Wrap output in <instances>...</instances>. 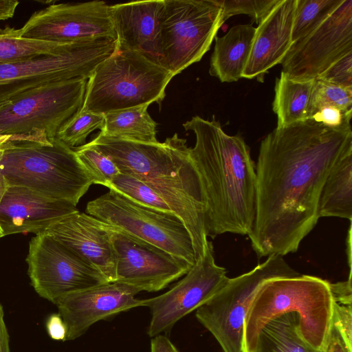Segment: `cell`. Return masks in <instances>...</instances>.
I'll return each mask as SVG.
<instances>
[{
    "mask_svg": "<svg viewBox=\"0 0 352 352\" xmlns=\"http://www.w3.org/2000/svg\"><path fill=\"white\" fill-rule=\"evenodd\" d=\"M223 23L217 0H164L160 19L161 65L175 76L199 62Z\"/></svg>",
    "mask_w": 352,
    "mask_h": 352,
    "instance_id": "8fae6325",
    "label": "cell"
},
{
    "mask_svg": "<svg viewBox=\"0 0 352 352\" xmlns=\"http://www.w3.org/2000/svg\"><path fill=\"white\" fill-rule=\"evenodd\" d=\"M331 292L334 302L344 305H351V270L347 280L335 283H329Z\"/></svg>",
    "mask_w": 352,
    "mask_h": 352,
    "instance_id": "8d00e7d4",
    "label": "cell"
},
{
    "mask_svg": "<svg viewBox=\"0 0 352 352\" xmlns=\"http://www.w3.org/2000/svg\"><path fill=\"white\" fill-rule=\"evenodd\" d=\"M76 156L93 184L109 187L120 173L114 162L106 155L87 144L74 148Z\"/></svg>",
    "mask_w": 352,
    "mask_h": 352,
    "instance_id": "f1b7e54d",
    "label": "cell"
},
{
    "mask_svg": "<svg viewBox=\"0 0 352 352\" xmlns=\"http://www.w3.org/2000/svg\"><path fill=\"white\" fill-rule=\"evenodd\" d=\"M88 80L49 83L0 107V134L45 142L82 108Z\"/></svg>",
    "mask_w": 352,
    "mask_h": 352,
    "instance_id": "9c48e42d",
    "label": "cell"
},
{
    "mask_svg": "<svg viewBox=\"0 0 352 352\" xmlns=\"http://www.w3.org/2000/svg\"><path fill=\"white\" fill-rule=\"evenodd\" d=\"M24 38L60 43L115 38L110 6L102 1L50 4L21 28Z\"/></svg>",
    "mask_w": 352,
    "mask_h": 352,
    "instance_id": "9a60e30c",
    "label": "cell"
},
{
    "mask_svg": "<svg viewBox=\"0 0 352 352\" xmlns=\"http://www.w3.org/2000/svg\"><path fill=\"white\" fill-rule=\"evenodd\" d=\"M111 239L116 261V281L140 292L160 291L192 267L164 250L113 226Z\"/></svg>",
    "mask_w": 352,
    "mask_h": 352,
    "instance_id": "2e32d148",
    "label": "cell"
},
{
    "mask_svg": "<svg viewBox=\"0 0 352 352\" xmlns=\"http://www.w3.org/2000/svg\"><path fill=\"white\" fill-rule=\"evenodd\" d=\"M164 6V0L110 6L117 47L139 52L161 65L160 32Z\"/></svg>",
    "mask_w": 352,
    "mask_h": 352,
    "instance_id": "44dd1931",
    "label": "cell"
},
{
    "mask_svg": "<svg viewBox=\"0 0 352 352\" xmlns=\"http://www.w3.org/2000/svg\"><path fill=\"white\" fill-rule=\"evenodd\" d=\"M108 188L116 190L144 206L161 211L173 212L167 204L148 186L131 175L120 173Z\"/></svg>",
    "mask_w": 352,
    "mask_h": 352,
    "instance_id": "1f68e13d",
    "label": "cell"
},
{
    "mask_svg": "<svg viewBox=\"0 0 352 352\" xmlns=\"http://www.w3.org/2000/svg\"><path fill=\"white\" fill-rule=\"evenodd\" d=\"M333 302L329 282L317 276L300 274L266 281L257 291L245 320V351L254 352L263 327L286 314H296L300 336L313 348L323 351Z\"/></svg>",
    "mask_w": 352,
    "mask_h": 352,
    "instance_id": "277c9868",
    "label": "cell"
},
{
    "mask_svg": "<svg viewBox=\"0 0 352 352\" xmlns=\"http://www.w3.org/2000/svg\"><path fill=\"white\" fill-rule=\"evenodd\" d=\"M314 79L298 80L284 72L276 78L272 109L277 126H285L307 119Z\"/></svg>",
    "mask_w": 352,
    "mask_h": 352,
    "instance_id": "cb8c5ba5",
    "label": "cell"
},
{
    "mask_svg": "<svg viewBox=\"0 0 352 352\" xmlns=\"http://www.w3.org/2000/svg\"><path fill=\"white\" fill-rule=\"evenodd\" d=\"M300 275L280 255L263 263L226 284L196 310L197 320L214 337L223 352H245L244 323L260 287L266 281Z\"/></svg>",
    "mask_w": 352,
    "mask_h": 352,
    "instance_id": "52a82bcc",
    "label": "cell"
},
{
    "mask_svg": "<svg viewBox=\"0 0 352 352\" xmlns=\"http://www.w3.org/2000/svg\"><path fill=\"white\" fill-rule=\"evenodd\" d=\"M256 32L252 24L231 28L223 36H215L209 74L221 82H232L242 78Z\"/></svg>",
    "mask_w": 352,
    "mask_h": 352,
    "instance_id": "7402d4cb",
    "label": "cell"
},
{
    "mask_svg": "<svg viewBox=\"0 0 352 352\" xmlns=\"http://www.w3.org/2000/svg\"><path fill=\"white\" fill-rule=\"evenodd\" d=\"M12 135H1L0 134V145L4 144L11 138Z\"/></svg>",
    "mask_w": 352,
    "mask_h": 352,
    "instance_id": "ee69618b",
    "label": "cell"
},
{
    "mask_svg": "<svg viewBox=\"0 0 352 352\" xmlns=\"http://www.w3.org/2000/svg\"><path fill=\"white\" fill-rule=\"evenodd\" d=\"M336 107L345 112H352V89L314 79L310 97L307 119L324 107Z\"/></svg>",
    "mask_w": 352,
    "mask_h": 352,
    "instance_id": "f546056e",
    "label": "cell"
},
{
    "mask_svg": "<svg viewBox=\"0 0 352 352\" xmlns=\"http://www.w3.org/2000/svg\"><path fill=\"white\" fill-rule=\"evenodd\" d=\"M67 44L24 38L21 28L6 26L0 29V65L55 54Z\"/></svg>",
    "mask_w": 352,
    "mask_h": 352,
    "instance_id": "4316f807",
    "label": "cell"
},
{
    "mask_svg": "<svg viewBox=\"0 0 352 352\" xmlns=\"http://www.w3.org/2000/svg\"><path fill=\"white\" fill-rule=\"evenodd\" d=\"M352 148L351 126L307 119L276 127L261 141L256 214L249 238L259 257L296 252L318 220V204L334 164Z\"/></svg>",
    "mask_w": 352,
    "mask_h": 352,
    "instance_id": "6da1fadb",
    "label": "cell"
},
{
    "mask_svg": "<svg viewBox=\"0 0 352 352\" xmlns=\"http://www.w3.org/2000/svg\"><path fill=\"white\" fill-rule=\"evenodd\" d=\"M324 352H352L350 351L334 326L331 324Z\"/></svg>",
    "mask_w": 352,
    "mask_h": 352,
    "instance_id": "f35d334b",
    "label": "cell"
},
{
    "mask_svg": "<svg viewBox=\"0 0 352 352\" xmlns=\"http://www.w3.org/2000/svg\"><path fill=\"white\" fill-rule=\"evenodd\" d=\"M183 126L195 135L191 156L206 197L208 236L224 233L250 235L256 214V164L239 134L230 135L213 116H198Z\"/></svg>",
    "mask_w": 352,
    "mask_h": 352,
    "instance_id": "7a4b0ae2",
    "label": "cell"
},
{
    "mask_svg": "<svg viewBox=\"0 0 352 352\" xmlns=\"http://www.w3.org/2000/svg\"><path fill=\"white\" fill-rule=\"evenodd\" d=\"M77 211L76 206L68 201L47 197L25 187L10 186L0 202L2 236L42 233Z\"/></svg>",
    "mask_w": 352,
    "mask_h": 352,
    "instance_id": "d6986e66",
    "label": "cell"
},
{
    "mask_svg": "<svg viewBox=\"0 0 352 352\" xmlns=\"http://www.w3.org/2000/svg\"><path fill=\"white\" fill-rule=\"evenodd\" d=\"M150 352H179L170 339L164 335L153 337L151 341Z\"/></svg>",
    "mask_w": 352,
    "mask_h": 352,
    "instance_id": "ab89813d",
    "label": "cell"
},
{
    "mask_svg": "<svg viewBox=\"0 0 352 352\" xmlns=\"http://www.w3.org/2000/svg\"><path fill=\"white\" fill-rule=\"evenodd\" d=\"M352 52V0L342 3L318 27L292 43L282 72L298 80L316 79Z\"/></svg>",
    "mask_w": 352,
    "mask_h": 352,
    "instance_id": "5bb4252c",
    "label": "cell"
},
{
    "mask_svg": "<svg viewBox=\"0 0 352 352\" xmlns=\"http://www.w3.org/2000/svg\"><path fill=\"white\" fill-rule=\"evenodd\" d=\"M19 3L17 0H0V21L12 18Z\"/></svg>",
    "mask_w": 352,
    "mask_h": 352,
    "instance_id": "b9f144b4",
    "label": "cell"
},
{
    "mask_svg": "<svg viewBox=\"0 0 352 352\" xmlns=\"http://www.w3.org/2000/svg\"><path fill=\"white\" fill-rule=\"evenodd\" d=\"M222 9V21L234 15L248 14L259 23L279 0H217Z\"/></svg>",
    "mask_w": 352,
    "mask_h": 352,
    "instance_id": "d6a6232c",
    "label": "cell"
},
{
    "mask_svg": "<svg viewBox=\"0 0 352 352\" xmlns=\"http://www.w3.org/2000/svg\"><path fill=\"white\" fill-rule=\"evenodd\" d=\"M116 46L114 38L71 43L55 54L0 65V107L49 83L88 80Z\"/></svg>",
    "mask_w": 352,
    "mask_h": 352,
    "instance_id": "ba28073f",
    "label": "cell"
},
{
    "mask_svg": "<svg viewBox=\"0 0 352 352\" xmlns=\"http://www.w3.org/2000/svg\"><path fill=\"white\" fill-rule=\"evenodd\" d=\"M254 352H324L308 344L298 331V318L294 314L278 316L259 331Z\"/></svg>",
    "mask_w": 352,
    "mask_h": 352,
    "instance_id": "484cf974",
    "label": "cell"
},
{
    "mask_svg": "<svg viewBox=\"0 0 352 352\" xmlns=\"http://www.w3.org/2000/svg\"><path fill=\"white\" fill-rule=\"evenodd\" d=\"M2 237V234L0 232V238Z\"/></svg>",
    "mask_w": 352,
    "mask_h": 352,
    "instance_id": "f6af8a7d",
    "label": "cell"
},
{
    "mask_svg": "<svg viewBox=\"0 0 352 352\" xmlns=\"http://www.w3.org/2000/svg\"><path fill=\"white\" fill-rule=\"evenodd\" d=\"M88 145L108 156L120 173L148 186L183 221L193 243L196 261L207 245L206 197L186 140L177 133L164 142L146 143L99 133Z\"/></svg>",
    "mask_w": 352,
    "mask_h": 352,
    "instance_id": "3957f363",
    "label": "cell"
},
{
    "mask_svg": "<svg viewBox=\"0 0 352 352\" xmlns=\"http://www.w3.org/2000/svg\"><path fill=\"white\" fill-rule=\"evenodd\" d=\"M86 212L192 266L196 262L191 236L182 220L173 212L144 206L113 189L89 201Z\"/></svg>",
    "mask_w": 352,
    "mask_h": 352,
    "instance_id": "30bf717a",
    "label": "cell"
},
{
    "mask_svg": "<svg viewBox=\"0 0 352 352\" xmlns=\"http://www.w3.org/2000/svg\"><path fill=\"white\" fill-rule=\"evenodd\" d=\"M46 327L51 338L55 340L66 341L67 326L58 313L50 316L46 322Z\"/></svg>",
    "mask_w": 352,
    "mask_h": 352,
    "instance_id": "74e56055",
    "label": "cell"
},
{
    "mask_svg": "<svg viewBox=\"0 0 352 352\" xmlns=\"http://www.w3.org/2000/svg\"><path fill=\"white\" fill-rule=\"evenodd\" d=\"M104 116L81 109L57 133L56 138L70 148L84 145L88 135L96 129H102Z\"/></svg>",
    "mask_w": 352,
    "mask_h": 352,
    "instance_id": "4dcf8cb0",
    "label": "cell"
},
{
    "mask_svg": "<svg viewBox=\"0 0 352 352\" xmlns=\"http://www.w3.org/2000/svg\"><path fill=\"white\" fill-rule=\"evenodd\" d=\"M148 105L108 112L99 133L109 137L135 142L157 143V123L152 119Z\"/></svg>",
    "mask_w": 352,
    "mask_h": 352,
    "instance_id": "d4e9b609",
    "label": "cell"
},
{
    "mask_svg": "<svg viewBox=\"0 0 352 352\" xmlns=\"http://www.w3.org/2000/svg\"><path fill=\"white\" fill-rule=\"evenodd\" d=\"M0 352H10L9 335L4 320V311L0 304Z\"/></svg>",
    "mask_w": 352,
    "mask_h": 352,
    "instance_id": "60d3db41",
    "label": "cell"
},
{
    "mask_svg": "<svg viewBox=\"0 0 352 352\" xmlns=\"http://www.w3.org/2000/svg\"><path fill=\"white\" fill-rule=\"evenodd\" d=\"M26 261L34 290L54 304L65 295L108 282L98 270L45 233L32 238Z\"/></svg>",
    "mask_w": 352,
    "mask_h": 352,
    "instance_id": "7c38bea8",
    "label": "cell"
},
{
    "mask_svg": "<svg viewBox=\"0 0 352 352\" xmlns=\"http://www.w3.org/2000/svg\"><path fill=\"white\" fill-rule=\"evenodd\" d=\"M0 168L9 186L76 206L93 184L74 148L57 138L38 142L12 135L0 146Z\"/></svg>",
    "mask_w": 352,
    "mask_h": 352,
    "instance_id": "5b68a950",
    "label": "cell"
},
{
    "mask_svg": "<svg viewBox=\"0 0 352 352\" xmlns=\"http://www.w3.org/2000/svg\"><path fill=\"white\" fill-rule=\"evenodd\" d=\"M140 291L119 282H107L65 295L55 302L67 329L66 340L82 336L94 323L131 309L144 307Z\"/></svg>",
    "mask_w": 352,
    "mask_h": 352,
    "instance_id": "e0dca14e",
    "label": "cell"
},
{
    "mask_svg": "<svg viewBox=\"0 0 352 352\" xmlns=\"http://www.w3.org/2000/svg\"><path fill=\"white\" fill-rule=\"evenodd\" d=\"M343 0H296L292 43L322 23Z\"/></svg>",
    "mask_w": 352,
    "mask_h": 352,
    "instance_id": "83f0119b",
    "label": "cell"
},
{
    "mask_svg": "<svg viewBox=\"0 0 352 352\" xmlns=\"http://www.w3.org/2000/svg\"><path fill=\"white\" fill-rule=\"evenodd\" d=\"M316 78L352 89V52L334 63Z\"/></svg>",
    "mask_w": 352,
    "mask_h": 352,
    "instance_id": "836d02e7",
    "label": "cell"
},
{
    "mask_svg": "<svg viewBox=\"0 0 352 352\" xmlns=\"http://www.w3.org/2000/svg\"><path fill=\"white\" fill-rule=\"evenodd\" d=\"M225 268L215 263L213 245L209 241L201 257L168 292L144 299L151 319L148 335L155 337L169 332L177 322L197 310L215 295L228 282Z\"/></svg>",
    "mask_w": 352,
    "mask_h": 352,
    "instance_id": "4fadbf2b",
    "label": "cell"
},
{
    "mask_svg": "<svg viewBox=\"0 0 352 352\" xmlns=\"http://www.w3.org/2000/svg\"><path fill=\"white\" fill-rule=\"evenodd\" d=\"M112 226L78 210L57 221L45 232L98 270L108 280H116Z\"/></svg>",
    "mask_w": 352,
    "mask_h": 352,
    "instance_id": "ac0fdd59",
    "label": "cell"
},
{
    "mask_svg": "<svg viewBox=\"0 0 352 352\" xmlns=\"http://www.w3.org/2000/svg\"><path fill=\"white\" fill-rule=\"evenodd\" d=\"M352 112H345L336 107H324L310 118L333 129L351 125Z\"/></svg>",
    "mask_w": 352,
    "mask_h": 352,
    "instance_id": "d590c367",
    "label": "cell"
},
{
    "mask_svg": "<svg viewBox=\"0 0 352 352\" xmlns=\"http://www.w3.org/2000/svg\"><path fill=\"white\" fill-rule=\"evenodd\" d=\"M331 323L352 351V307L333 302Z\"/></svg>",
    "mask_w": 352,
    "mask_h": 352,
    "instance_id": "e575fe53",
    "label": "cell"
},
{
    "mask_svg": "<svg viewBox=\"0 0 352 352\" xmlns=\"http://www.w3.org/2000/svg\"><path fill=\"white\" fill-rule=\"evenodd\" d=\"M296 0H279L258 23L242 78L263 82L274 66L281 63L292 44Z\"/></svg>",
    "mask_w": 352,
    "mask_h": 352,
    "instance_id": "ffe728a7",
    "label": "cell"
},
{
    "mask_svg": "<svg viewBox=\"0 0 352 352\" xmlns=\"http://www.w3.org/2000/svg\"><path fill=\"white\" fill-rule=\"evenodd\" d=\"M318 216L352 219V148L334 164L322 186Z\"/></svg>",
    "mask_w": 352,
    "mask_h": 352,
    "instance_id": "603a6c76",
    "label": "cell"
},
{
    "mask_svg": "<svg viewBox=\"0 0 352 352\" xmlns=\"http://www.w3.org/2000/svg\"><path fill=\"white\" fill-rule=\"evenodd\" d=\"M2 145V144H1ZM1 146V145H0ZM9 184L3 175L1 168H0V202L6 192L7 189L9 188ZM0 232L1 233V228ZM2 234V233H1Z\"/></svg>",
    "mask_w": 352,
    "mask_h": 352,
    "instance_id": "7bdbcfd3",
    "label": "cell"
},
{
    "mask_svg": "<svg viewBox=\"0 0 352 352\" xmlns=\"http://www.w3.org/2000/svg\"><path fill=\"white\" fill-rule=\"evenodd\" d=\"M173 74L142 54L116 47L88 79L82 110L108 112L161 105Z\"/></svg>",
    "mask_w": 352,
    "mask_h": 352,
    "instance_id": "8992f818",
    "label": "cell"
}]
</instances>
